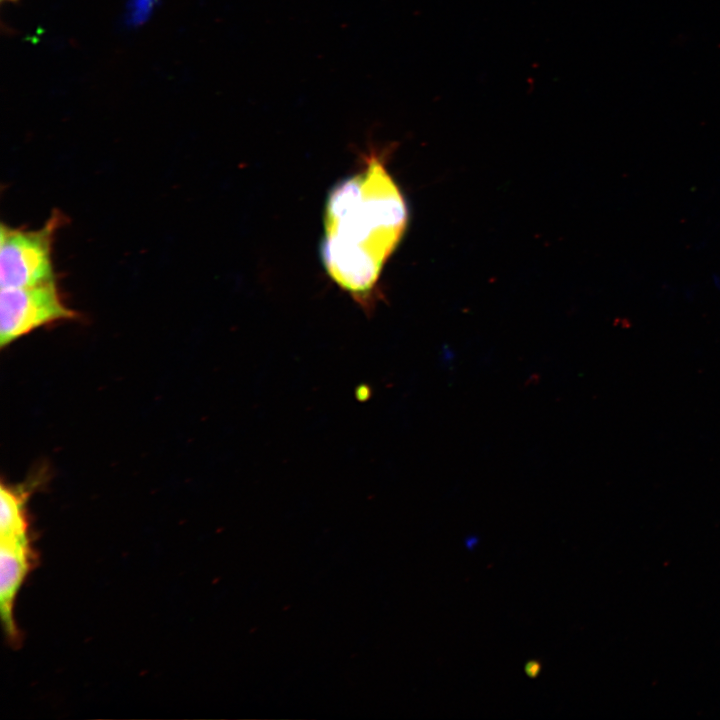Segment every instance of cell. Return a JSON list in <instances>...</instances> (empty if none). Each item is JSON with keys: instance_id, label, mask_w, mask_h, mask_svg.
I'll list each match as a JSON object with an SVG mask.
<instances>
[{"instance_id": "52a82bcc", "label": "cell", "mask_w": 720, "mask_h": 720, "mask_svg": "<svg viewBox=\"0 0 720 720\" xmlns=\"http://www.w3.org/2000/svg\"><path fill=\"white\" fill-rule=\"evenodd\" d=\"M540 670L541 664L538 661H530L525 665V672L529 677L534 678L538 676Z\"/></svg>"}, {"instance_id": "7a4b0ae2", "label": "cell", "mask_w": 720, "mask_h": 720, "mask_svg": "<svg viewBox=\"0 0 720 720\" xmlns=\"http://www.w3.org/2000/svg\"><path fill=\"white\" fill-rule=\"evenodd\" d=\"M58 224V215H53L43 227L36 230L1 224V288L35 286L55 280L51 249Z\"/></svg>"}, {"instance_id": "6da1fadb", "label": "cell", "mask_w": 720, "mask_h": 720, "mask_svg": "<svg viewBox=\"0 0 720 720\" xmlns=\"http://www.w3.org/2000/svg\"><path fill=\"white\" fill-rule=\"evenodd\" d=\"M407 217L402 194L377 155L329 193L322 263L366 313L375 308L379 276L406 229Z\"/></svg>"}, {"instance_id": "277c9868", "label": "cell", "mask_w": 720, "mask_h": 720, "mask_svg": "<svg viewBox=\"0 0 720 720\" xmlns=\"http://www.w3.org/2000/svg\"><path fill=\"white\" fill-rule=\"evenodd\" d=\"M30 538L0 541V610L8 641L17 646L20 631L14 619L15 601L20 587L35 562Z\"/></svg>"}, {"instance_id": "8992f818", "label": "cell", "mask_w": 720, "mask_h": 720, "mask_svg": "<svg viewBox=\"0 0 720 720\" xmlns=\"http://www.w3.org/2000/svg\"><path fill=\"white\" fill-rule=\"evenodd\" d=\"M156 0H132L129 4V23L139 24L144 22L154 7Z\"/></svg>"}, {"instance_id": "ba28073f", "label": "cell", "mask_w": 720, "mask_h": 720, "mask_svg": "<svg viewBox=\"0 0 720 720\" xmlns=\"http://www.w3.org/2000/svg\"><path fill=\"white\" fill-rule=\"evenodd\" d=\"M2 1L13 2V1H16V0H2Z\"/></svg>"}, {"instance_id": "3957f363", "label": "cell", "mask_w": 720, "mask_h": 720, "mask_svg": "<svg viewBox=\"0 0 720 720\" xmlns=\"http://www.w3.org/2000/svg\"><path fill=\"white\" fill-rule=\"evenodd\" d=\"M75 316L63 304L55 280L35 286L1 288V347L43 325Z\"/></svg>"}, {"instance_id": "5b68a950", "label": "cell", "mask_w": 720, "mask_h": 720, "mask_svg": "<svg viewBox=\"0 0 720 720\" xmlns=\"http://www.w3.org/2000/svg\"><path fill=\"white\" fill-rule=\"evenodd\" d=\"M0 487V536L1 539L29 538L25 506L30 495L28 488Z\"/></svg>"}]
</instances>
